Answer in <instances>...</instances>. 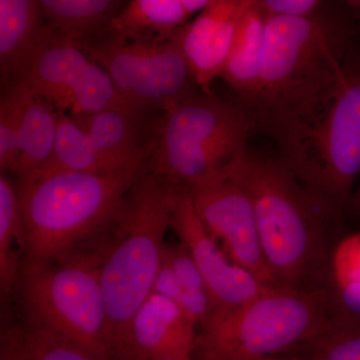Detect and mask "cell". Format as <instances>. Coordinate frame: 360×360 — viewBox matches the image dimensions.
<instances>
[{"mask_svg":"<svg viewBox=\"0 0 360 360\" xmlns=\"http://www.w3.org/2000/svg\"><path fill=\"white\" fill-rule=\"evenodd\" d=\"M186 191L201 221L231 262L265 285L276 286L260 245L252 202L234 172Z\"/></svg>","mask_w":360,"mask_h":360,"instance_id":"11","label":"cell"},{"mask_svg":"<svg viewBox=\"0 0 360 360\" xmlns=\"http://www.w3.org/2000/svg\"><path fill=\"white\" fill-rule=\"evenodd\" d=\"M345 33L319 11L269 15L264 65L255 94L240 104L253 127L286 150L330 105L345 82Z\"/></svg>","mask_w":360,"mask_h":360,"instance_id":"1","label":"cell"},{"mask_svg":"<svg viewBox=\"0 0 360 360\" xmlns=\"http://www.w3.org/2000/svg\"><path fill=\"white\" fill-rule=\"evenodd\" d=\"M281 160L302 184L343 214L360 175V68L347 66L333 103L281 153Z\"/></svg>","mask_w":360,"mask_h":360,"instance_id":"8","label":"cell"},{"mask_svg":"<svg viewBox=\"0 0 360 360\" xmlns=\"http://www.w3.org/2000/svg\"><path fill=\"white\" fill-rule=\"evenodd\" d=\"M44 25L39 0H0L2 78L16 77Z\"/></svg>","mask_w":360,"mask_h":360,"instance_id":"18","label":"cell"},{"mask_svg":"<svg viewBox=\"0 0 360 360\" xmlns=\"http://www.w3.org/2000/svg\"><path fill=\"white\" fill-rule=\"evenodd\" d=\"M101 250L84 251L21 274L26 317L98 359L115 360L101 288Z\"/></svg>","mask_w":360,"mask_h":360,"instance_id":"7","label":"cell"},{"mask_svg":"<svg viewBox=\"0 0 360 360\" xmlns=\"http://www.w3.org/2000/svg\"><path fill=\"white\" fill-rule=\"evenodd\" d=\"M162 260L172 269L179 281L180 288H181L182 292L207 291L200 270L198 269L193 258L181 243L180 245H165Z\"/></svg>","mask_w":360,"mask_h":360,"instance_id":"27","label":"cell"},{"mask_svg":"<svg viewBox=\"0 0 360 360\" xmlns=\"http://www.w3.org/2000/svg\"><path fill=\"white\" fill-rule=\"evenodd\" d=\"M330 290L338 311L360 317V232L343 236L336 245Z\"/></svg>","mask_w":360,"mask_h":360,"instance_id":"23","label":"cell"},{"mask_svg":"<svg viewBox=\"0 0 360 360\" xmlns=\"http://www.w3.org/2000/svg\"><path fill=\"white\" fill-rule=\"evenodd\" d=\"M179 30L167 39L104 32L85 49L132 110L165 112L202 90L182 51Z\"/></svg>","mask_w":360,"mask_h":360,"instance_id":"9","label":"cell"},{"mask_svg":"<svg viewBox=\"0 0 360 360\" xmlns=\"http://www.w3.org/2000/svg\"><path fill=\"white\" fill-rule=\"evenodd\" d=\"M146 163L111 172H49L20 182L26 233L22 274L82 252L80 246L115 224Z\"/></svg>","mask_w":360,"mask_h":360,"instance_id":"3","label":"cell"},{"mask_svg":"<svg viewBox=\"0 0 360 360\" xmlns=\"http://www.w3.org/2000/svg\"><path fill=\"white\" fill-rule=\"evenodd\" d=\"M18 331L32 360H103L27 317Z\"/></svg>","mask_w":360,"mask_h":360,"instance_id":"26","label":"cell"},{"mask_svg":"<svg viewBox=\"0 0 360 360\" xmlns=\"http://www.w3.org/2000/svg\"><path fill=\"white\" fill-rule=\"evenodd\" d=\"M348 4L360 11V0H347Z\"/></svg>","mask_w":360,"mask_h":360,"instance_id":"35","label":"cell"},{"mask_svg":"<svg viewBox=\"0 0 360 360\" xmlns=\"http://www.w3.org/2000/svg\"><path fill=\"white\" fill-rule=\"evenodd\" d=\"M348 208H350L352 212L360 219V182L356 191H354V194H352Z\"/></svg>","mask_w":360,"mask_h":360,"instance_id":"32","label":"cell"},{"mask_svg":"<svg viewBox=\"0 0 360 360\" xmlns=\"http://www.w3.org/2000/svg\"><path fill=\"white\" fill-rule=\"evenodd\" d=\"M269 14L257 0H251L239 21L231 51L220 77L243 103L257 89L267 49ZM243 104V103H241Z\"/></svg>","mask_w":360,"mask_h":360,"instance_id":"16","label":"cell"},{"mask_svg":"<svg viewBox=\"0 0 360 360\" xmlns=\"http://www.w3.org/2000/svg\"><path fill=\"white\" fill-rule=\"evenodd\" d=\"M188 21L180 0H130L111 18L105 32L122 37L167 39Z\"/></svg>","mask_w":360,"mask_h":360,"instance_id":"19","label":"cell"},{"mask_svg":"<svg viewBox=\"0 0 360 360\" xmlns=\"http://www.w3.org/2000/svg\"><path fill=\"white\" fill-rule=\"evenodd\" d=\"M177 186L146 168L125 196L101 248V288L115 359L132 316L150 295L162 262Z\"/></svg>","mask_w":360,"mask_h":360,"instance_id":"5","label":"cell"},{"mask_svg":"<svg viewBox=\"0 0 360 360\" xmlns=\"http://www.w3.org/2000/svg\"><path fill=\"white\" fill-rule=\"evenodd\" d=\"M293 356L302 360H360V317L338 312L319 340Z\"/></svg>","mask_w":360,"mask_h":360,"instance_id":"24","label":"cell"},{"mask_svg":"<svg viewBox=\"0 0 360 360\" xmlns=\"http://www.w3.org/2000/svg\"><path fill=\"white\" fill-rule=\"evenodd\" d=\"M338 312L331 290L269 286L240 307L212 309L200 326L193 354L205 360L297 354L328 330Z\"/></svg>","mask_w":360,"mask_h":360,"instance_id":"4","label":"cell"},{"mask_svg":"<svg viewBox=\"0 0 360 360\" xmlns=\"http://www.w3.org/2000/svg\"><path fill=\"white\" fill-rule=\"evenodd\" d=\"M26 251L25 220L18 188L0 175V290L8 295L20 284Z\"/></svg>","mask_w":360,"mask_h":360,"instance_id":"20","label":"cell"},{"mask_svg":"<svg viewBox=\"0 0 360 360\" xmlns=\"http://www.w3.org/2000/svg\"><path fill=\"white\" fill-rule=\"evenodd\" d=\"M233 172L252 202L274 285L307 292L330 290L342 213L302 184L281 160L246 150Z\"/></svg>","mask_w":360,"mask_h":360,"instance_id":"2","label":"cell"},{"mask_svg":"<svg viewBox=\"0 0 360 360\" xmlns=\"http://www.w3.org/2000/svg\"><path fill=\"white\" fill-rule=\"evenodd\" d=\"M251 0H212L179 30L180 45L196 82L210 94L220 77L246 6Z\"/></svg>","mask_w":360,"mask_h":360,"instance_id":"14","label":"cell"},{"mask_svg":"<svg viewBox=\"0 0 360 360\" xmlns=\"http://www.w3.org/2000/svg\"><path fill=\"white\" fill-rule=\"evenodd\" d=\"M28 87L14 82L0 103V167L16 174L20 158L21 129Z\"/></svg>","mask_w":360,"mask_h":360,"instance_id":"25","label":"cell"},{"mask_svg":"<svg viewBox=\"0 0 360 360\" xmlns=\"http://www.w3.org/2000/svg\"><path fill=\"white\" fill-rule=\"evenodd\" d=\"M269 15L307 16L319 11L321 0H257Z\"/></svg>","mask_w":360,"mask_h":360,"instance_id":"28","label":"cell"},{"mask_svg":"<svg viewBox=\"0 0 360 360\" xmlns=\"http://www.w3.org/2000/svg\"><path fill=\"white\" fill-rule=\"evenodd\" d=\"M151 292L158 293L179 305L184 292L172 269L163 260L156 274Z\"/></svg>","mask_w":360,"mask_h":360,"instance_id":"29","label":"cell"},{"mask_svg":"<svg viewBox=\"0 0 360 360\" xmlns=\"http://www.w3.org/2000/svg\"><path fill=\"white\" fill-rule=\"evenodd\" d=\"M155 360H205L200 359L193 354H170L167 356L160 357V359Z\"/></svg>","mask_w":360,"mask_h":360,"instance_id":"33","label":"cell"},{"mask_svg":"<svg viewBox=\"0 0 360 360\" xmlns=\"http://www.w3.org/2000/svg\"><path fill=\"white\" fill-rule=\"evenodd\" d=\"M251 360H302L298 357L293 356V355H281V356H269L260 357V359H255Z\"/></svg>","mask_w":360,"mask_h":360,"instance_id":"34","label":"cell"},{"mask_svg":"<svg viewBox=\"0 0 360 360\" xmlns=\"http://www.w3.org/2000/svg\"><path fill=\"white\" fill-rule=\"evenodd\" d=\"M139 115L129 108H115L72 118L101 155L123 169L148 161L153 150V137L143 139L139 134Z\"/></svg>","mask_w":360,"mask_h":360,"instance_id":"15","label":"cell"},{"mask_svg":"<svg viewBox=\"0 0 360 360\" xmlns=\"http://www.w3.org/2000/svg\"><path fill=\"white\" fill-rule=\"evenodd\" d=\"M116 170L120 169L113 167L101 155L77 122L71 116L59 112L58 139L53 155L49 165L37 174L54 172H111Z\"/></svg>","mask_w":360,"mask_h":360,"instance_id":"22","label":"cell"},{"mask_svg":"<svg viewBox=\"0 0 360 360\" xmlns=\"http://www.w3.org/2000/svg\"><path fill=\"white\" fill-rule=\"evenodd\" d=\"M196 335L195 324L176 303L150 292L132 316L115 360H155L193 354Z\"/></svg>","mask_w":360,"mask_h":360,"instance_id":"13","label":"cell"},{"mask_svg":"<svg viewBox=\"0 0 360 360\" xmlns=\"http://www.w3.org/2000/svg\"><path fill=\"white\" fill-rule=\"evenodd\" d=\"M170 226L200 270L212 309L240 307L269 288L225 255L198 217L191 194L181 187L175 193Z\"/></svg>","mask_w":360,"mask_h":360,"instance_id":"12","label":"cell"},{"mask_svg":"<svg viewBox=\"0 0 360 360\" xmlns=\"http://www.w3.org/2000/svg\"><path fill=\"white\" fill-rule=\"evenodd\" d=\"M189 18L202 11L212 0H180Z\"/></svg>","mask_w":360,"mask_h":360,"instance_id":"31","label":"cell"},{"mask_svg":"<svg viewBox=\"0 0 360 360\" xmlns=\"http://www.w3.org/2000/svg\"><path fill=\"white\" fill-rule=\"evenodd\" d=\"M16 78L71 117L108 108L131 110L106 70L90 58L85 44L45 22Z\"/></svg>","mask_w":360,"mask_h":360,"instance_id":"10","label":"cell"},{"mask_svg":"<svg viewBox=\"0 0 360 360\" xmlns=\"http://www.w3.org/2000/svg\"><path fill=\"white\" fill-rule=\"evenodd\" d=\"M0 360H32L21 340L18 328L2 330Z\"/></svg>","mask_w":360,"mask_h":360,"instance_id":"30","label":"cell"},{"mask_svg":"<svg viewBox=\"0 0 360 360\" xmlns=\"http://www.w3.org/2000/svg\"><path fill=\"white\" fill-rule=\"evenodd\" d=\"M163 113L146 167L175 186L226 176L248 150L253 123L240 104L200 90Z\"/></svg>","mask_w":360,"mask_h":360,"instance_id":"6","label":"cell"},{"mask_svg":"<svg viewBox=\"0 0 360 360\" xmlns=\"http://www.w3.org/2000/svg\"><path fill=\"white\" fill-rule=\"evenodd\" d=\"M45 23L86 44L105 32L116 0H39Z\"/></svg>","mask_w":360,"mask_h":360,"instance_id":"21","label":"cell"},{"mask_svg":"<svg viewBox=\"0 0 360 360\" xmlns=\"http://www.w3.org/2000/svg\"><path fill=\"white\" fill-rule=\"evenodd\" d=\"M58 111L28 87L15 174L20 182L32 179L49 165L58 139Z\"/></svg>","mask_w":360,"mask_h":360,"instance_id":"17","label":"cell"}]
</instances>
